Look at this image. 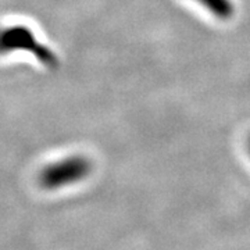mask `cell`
I'll return each instance as SVG.
<instances>
[{"instance_id":"2","label":"cell","mask_w":250,"mask_h":250,"mask_svg":"<svg viewBox=\"0 0 250 250\" xmlns=\"http://www.w3.org/2000/svg\"><path fill=\"white\" fill-rule=\"evenodd\" d=\"M92 171V163L83 156H70L47 164L39 174V184L45 189L54 190L59 188L78 184Z\"/></svg>"},{"instance_id":"4","label":"cell","mask_w":250,"mask_h":250,"mask_svg":"<svg viewBox=\"0 0 250 250\" xmlns=\"http://www.w3.org/2000/svg\"><path fill=\"white\" fill-rule=\"evenodd\" d=\"M248 149H249V153H250V136H249V141H248Z\"/></svg>"},{"instance_id":"1","label":"cell","mask_w":250,"mask_h":250,"mask_svg":"<svg viewBox=\"0 0 250 250\" xmlns=\"http://www.w3.org/2000/svg\"><path fill=\"white\" fill-rule=\"evenodd\" d=\"M14 52L32 54L47 68H54L59 64V59L53 50L42 43L31 28L22 24L0 28V54Z\"/></svg>"},{"instance_id":"3","label":"cell","mask_w":250,"mask_h":250,"mask_svg":"<svg viewBox=\"0 0 250 250\" xmlns=\"http://www.w3.org/2000/svg\"><path fill=\"white\" fill-rule=\"evenodd\" d=\"M218 20H229L235 14L232 0H195Z\"/></svg>"}]
</instances>
